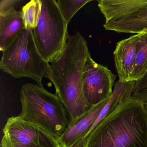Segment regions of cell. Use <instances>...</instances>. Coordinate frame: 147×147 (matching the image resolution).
<instances>
[{
  "label": "cell",
  "mask_w": 147,
  "mask_h": 147,
  "mask_svg": "<svg viewBox=\"0 0 147 147\" xmlns=\"http://www.w3.org/2000/svg\"><path fill=\"white\" fill-rule=\"evenodd\" d=\"M92 0H58L60 11L68 25L76 13Z\"/></svg>",
  "instance_id": "cell-15"
},
{
  "label": "cell",
  "mask_w": 147,
  "mask_h": 147,
  "mask_svg": "<svg viewBox=\"0 0 147 147\" xmlns=\"http://www.w3.org/2000/svg\"><path fill=\"white\" fill-rule=\"evenodd\" d=\"M24 29L21 10L13 8L0 13V50H5Z\"/></svg>",
  "instance_id": "cell-11"
},
{
  "label": "cell",
  "mask_w": 147,
  "mask_h": 147,
  "mask_svg": "<svg viewBox=\"0 0 147 147\" xmlns=\"http://www.w3.org/2000/svg\"><path fill=\"white\" fill-rule=\"evenodd\" d=\"M82 147H147L144 102L131 96L124 100L96 125Z\"/></svg>",
  "instance_id": "cell-2"
},
{
  "label": "cell",
  "mask_w": 147,
  "mask_h": 147,
  "mask_svg": "<svg viewBox=\"0 0 147 147\" xmlns=\"http://www.w3.org/2000/svg\"><path fill=\"white\" fill-rule=\"evenodd\" d=\"M1 147H29L15 143L3 135L1 143Z\"/></svg>",
  "instance_id": "cell-18"
},
{
  "label": "cell",
  "mask_w": 147,
  "mask_h": 147,
  "mask_svg": "<svg viewBox=\"0 0 147 147\" xmlns=\"http://www.w3.org/2000/svg\"><path fill=\"white\" fill-rule=\"evenodd\" d=\"M131 97L147 102V72L140 80L135 82Z\"/></svg>",
  "instance_id": "cell-16"
},
{
  "label": "cell",
  "mask_w": 147,
  "mask_h": 147,
  "mask_svg": "<svg viewBox=\"0 0 147 147\" xmlns=\"http://www.w3.org/2000/svg\"><path fill=\"white\" fill-rule=\"evenodd\" d=\"M41 0H31L21 9L24 29L33 30L37 25L42 10Z\"/></svg>",
  "instance_id": "cell-14"
},
{
  "label": "cell",
  "mask_w": 147,
  "mask_h": 147,
  "mask_svg": "<svg viewBox=\"0 0 147 147\" xmlns=\"http://www.w3.org/2000/svg\"><path fill=\"white\" fill-rule=\"evenodd\" d=\"M144 105H145V109H146V111L147 113V102L144 103Z\"/></svg>",
  "instance_id": "cell-19"
},
{
  "label": "cell",
  "mask_w": 147,
  "mask_h": 147,
  "mask_svg": "<svg viewBox=\"0 0 147 147\" xmlns=\"http://www.w3.org/2000/svg\"><path fill=\"white\" fill-rule=\"evenodd\" d=\"M138 38L136 34L119 41L113 52L115 67L121 81H134Z\"/></svg>",
  "instance_id": "cell-10"
},
{
  "label": "cell",
  "mask_w": 147,
  "mask_h": 147,
  "mask_svg": "<svg viewBox=\"0 0 147 147\" xmlns=\"http://www.w3.org/2000/svg\"><path fill=\"white\" fill-rule=\"evenodd\" d=\"M133 81H137L147 72V30L138 34Z\"/></svg>",
  "instance_id": "cell-13"
},
{
  "label": "cell",
  "mask_w": 147,
  "mask_h": 147,
  "mask_svg": "<svg viewBox=\"0 0 147 147\" xmlns=\"http://www.w3.org/2000/svg\"><path fill=\"white\" fill-rule=\"evenodd\" d=\"M25 1L22 0H1L0 1V13L15 8L24 4Z\"/></svg>",
  "instance_id": "cell-17"
},
{
  "label": "cell",
  "mask_w": 147,
  "mask_h": 147,
  "mask_svg": "<svg viewBox=\"0 0 147 147\" xmlns=\"http://www.w3.org/2000/svg\"><path fill=\"white\" fill-rule=\"evenodd\" d=\"M0 68L15 78H30L43 86L44 78L50 80V63L40 54L32 30H24L3 51Z\"/></svg>",
  "instance_id": "cell-4"
},
{
  "label": "cell",
  "mask_w": 147,
  "mask_h": 147,
  "mask_svg": "<svg viewBox=\"0 0 147 147\" xmlns=\"http://www.w3.org/2000/svg\"><path fill=\"white\" fill-rule=\"evenodd\" d=\"M135 81L125 82L119 80L114 86L113 92L96 121L92 126L86 138L96 125L113 111L119 104L131 96Z\"/></svg>",
  "instance_id": "cell-12"
},
{
  "label": "cell",
  "mask_w": 147,
  "mask_h": 147,
  "mask_svg": "<svg viewBox=\"0 0 147 147\" xmlns=\"http://www.w3.org/2000/svg\"><path fill=\"white\" fill-rule=\"evenodd\" d=\"M116 76L107 67L88 56L83 75V90L88 105L92 107L109 98L113 92Z\"/></svg>",
  "instance_id": "cell-7"
},
{
  "label": "cell",
  "mask_w": 147,
  "mask_h": 147,
  "mask_svg": "<svg viewBox=\"0 0 147 147\" xmlns=\"http://www.w3.org/2000/svg\"><path fill=\"white\" fill-rule=\"evenodd\" d=\"M109 98L94 106L85 114L69 123L58 139L61 147H82L87 136Z\"/></svg>",
  "instance_id": "cell-9"
},
{
  "label": "cell",
  "mask_w": 147,
  "mask_h": 147,
  "mask_svg": "<svg viewBox=\"0 0 147 147\" xmlns=\"http://www.w3.org/2000/svg\"><path fill=\"white\" fill-rule=\"evenodd\" d=\"M4 136L13 142L29 147H61L58 140L46 131L22 119L11 117L3 129Z\"/></svg>",
  "instance_id": "cell-8"
},
{
  "label": "cell",
  "mask_w": 147,
  "mask_h": 147,
  "mask_svg": "<svg viewBox=\"0 0 147 147\" xmlns=\"http://www.w3.org/2000/svg\"><path fill=\"white\" fill-rule=\"evenodd\" d=\"M42 10L36 27L32 30L37 47L49 63L60 56L69 35L68 25L55 0H41Z\"/></svg>",
  "instance_id": "cell-5"
},
{
  "label": "cell",
  "mask_w": 147,
  "mask_h": 147,
  "mask_svg": "<svg viewBox=\"0 0 147 147\" xmlns=\"http://www.w3.org/2000/svg\"><path fill=\"white\" fill-rule=\"evenodd\" d=\"M98 6L107 30L138 34L147 30V0H99Z\"/></svg>",
  "instance_id": "cell-6"
},
{
  "label": "cell",
  "mask_w": 147,
  "mask_h": 147,
  "mask_svg": "<svg viewBox=\"0 0 147 147\" xmlns=\"http://www.w3.org/2000/svg\"><path fill=\"white\" fill-rule=\"evenodd\" d=\"M87 42L80 32L69 36L66 47L57 60L50 63V80L66 107L70 122L88 111L91 107L83 90L84 67L90 55Z\"/></svg>",
  "instance_id": "cell-1"
},
{
  "label": "cell",
  "mask_w": 147,
  "mask_h": 147,
  "mask_svg": "<svg viewBox=\"0 0 147 147\" xmlns=\"http://www.w3.org/2000/svg\"><path fill=\"white\" fill-rule=\"evenodd\" d=\"M20 99V117L58 140L67 129L70 119L57 94L50 92L37 84L26 83L21 87Z\"/></svg>",
  "instance_id": "cell-3"
}]
</instances>
